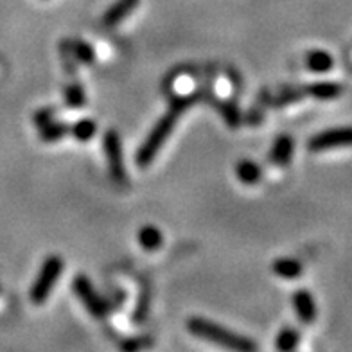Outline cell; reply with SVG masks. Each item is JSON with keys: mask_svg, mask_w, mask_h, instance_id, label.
Masks as SVG:
<instances>
[{"mask_svg": "<svg viewBox=\"0 0 352 352\" xmlns=\"http://www.w3.org/2000/svg\"><path fill=\"white\" fill-rule=\"evenodd\" d=\"M187 107V101H176L171 107V110L167 111L166 116L160 119V121L155 124V128L151 130V133L148 135V139L144 140V144L139 148V153H137V164L140 167H148L149 164L153 162V158L157 157V153L160 151L166 140L169 139L171 131L175 130L176 122H178V117L184 111V108Z\"/></svg>", "mask_w": 352, "mask_h": 352, "instance_id": "6da1fadb", "label": "cell"}, {"mask_svg": "<svg viewBox=\"0 0 352 352\" xmlns=\"http://www.w3.org/2000/svg\"><path fill=\"white\" fill-rule=\"evenodd\" d=\"M187 327H189L190 333L199 336V338L218 343L221 347L234 349V351L241 352H252L257 349V345L248 338H245V336H239V334L232 333V331L225 329L221 325L212 324V322L205 318H190L187 322Z\"/></svg>", "mask_w": 352, "mask_h": 352, "instance_id": "7a4b0ae2", "label": "cell"}, {"mask_svg": "<svg viewBox=\"0 0 352 352\" xmlns=\"http://www.w3.org/2000/svg\"><path fill=\"white\" fill-rule=\"evenodd\" d=\"M61 272H63V261L58 255H51V257H47L43 261L42 270H40V274H38L36 280H34L33 287L29 292V298H31L33 304L40 306L49 298Z\"/></svg>", "mask_w": 352, "mask_h": 352, "instance_id": "3957f363", "label": "cell"}, {"mask_svg": "<svg viewBox=\"0 0 352 352\" xmlns=\"http://www.w3.org/2000/svg\"><path fill=\"white\" fill-rule=\"evenodd\" d=\"M345 146H352V126L325 130L315 137H311L309 142H307V148L313 153L327 151V149L333 148H345Z\"/></svg>", "mask_w": 352, "mask_h": 352, "instance_id": "277c9868", "label": "cell"}, {"mask_svg": "<svg viewBox=\"0 0 352 352\" xmlns=\"http://www.w3.org/2000/svg\"><path fill=\"white\" fill-rule=\"evenodd\" d=\"M104 153H107L108 167H110V175L113 182L117 184H124L126 171H124V160H122V146L119 133L117 131H108L104 135Z\"/></svg>", "mask_w": 352, "mask_h": 352, "instance_id": "5b68a950", "label": "cell"}, {"mask_svg": "<svg viewBox=\"0 0 352 352\" xmlns=\"http://www.w3.org/2000/svg\"><path fill=\"white\" fill-rule=\"evenodd\" d=\"M72 287H74V292L79 297V300L83 302L85 307H87L94 316H98L99 318V316L107 315V311H108L107 300L99 297L87 277L79 275V277L74 280V284H72Z\"/></svg>", "mask_w": 352, "mask_h": 352, "instance_id": "8992f818", "label": "cell"}, {"mask_svg": "<svg viewBox=\"0 0 352 352\" xmlns=\"http://www.w3.org/2000/svg\"><path fill=\"white\" fill-rule=\"evenodd\" d=\"M139 2L140 0H117L108 8L107 13L102 14V23L107 28H113L117 23H121L128 14L133 13Z\"/></svg>", "mask_w": 352, "mask_h": 352, "instance_id": "52a82bcc", "label": "cell"}, {"mask_svg": "<svg viewBox=\"0 0 352 352\" xmlns=\"http://www.w3.org/2000/svg\"><path fill=\"white\" fill-rule=\"evenodd\" d=\"M293 306H295V311H297V316L304 324L315 322L316 304L313 300V295L307 289H298V292H295V295H293Z\"/></svg>", "mask_w": 352, "mask_h": 352, "instance_id": "ba28073f", "label": "cell"}, {"mask_svg": "<svg viewBox=\"0 0 352 352\" xmlns=\"http://www.w3.org/2000/svg\"><path fill=\"white\" fill-rule=\"evenodd\" d=\"M293 149H295V142H293L292 137L283 135V137H278L274 142V146H272L270 160L274 164H277V166H286V164L292 162Z\"/></svg>", "mask_w": 352, "mask_h": 352, "instance_id": "9c48e42d", "label": "cell"}, {"mask_svg": "<svg viewBox=\"0 0 352 352\" xmlns=\"http://www.w3.org/2000/svg\"><path fill=\"white\" fill-rule=\"evenodd\" d=\"M307 96L318 99V101H333L338 99L343 94L342 85L331 83V81H320V83H313L307 87Z\"/></svg>", "mask_w": 352, "mask_h": 352, "instance_id": "30bf717a", "label": "cell"}, {"mask_svg": "<svg viewBox=\"0 0 352 352\" xmlns=\"http://www.w3.org/2000/svg\"><path fill=\"white\" fill-rule=\"evenodd\" d=\"M306 67L311 72H316V74H324V72H329L334 67V58L325 51H311L306 56Z\"/></svg>", "mask_w": 352, "mask_h": 352, "instance_id": "8fae6325", "label": "cell"}, {"mask_svg": "<svg viewBox=\"0 0 352 352\" xmlns=\"http://www.w3.org/2000/svg\"><path fill=\"white\" fill-rule=\"evenodd\" d=\"M236 175L239 182L245 184V186H255L263 176V169L254 160H241L236 167Z\"/></svg>", "mask_w": 352, "mask_h": 352, "instance_id": "7c38bea8", "label": "cell"}, {"mask_svg": "<svg viewBox=\"0 0 352 352\" xmlns=\"http://www.w3.org/2000/svg\"><path fill=\"white\" fill-rule=\"evenodd\" d=\"M272 270H274L275 275L283 278H297L302 275V264L297 259H292V257L277 259L272 264Z\"/></svg>", "mask_w": 352, "mask_h": 352, "instance_id": "4fadbf2b", "label": "cell"}, {"mask_svg": "<svg viewBox=\"0 0 352 352\" xmlns=\"http://www.w3.org/2000/svg\"><path fill=\"white\" fill-rule=\"evenodd\" d=\"M162 241H164L162 232L158 230L157 227H153V225H148V227L140 228L139 243L144 250H149V252L157 250V248L162 246Z\"/></svg>", "mask_w": 352, "mask_h": 352, "instance_id": "5bb4252c", "label": "cell"}, {"mask_svg": "<svg viewBox=\"0 0 352 352\" xmlns=\"http://www.w3.org/2000/svg\"><path fill=\"white\" fill-rule=\"evenodd\" d=\"M96 131H98V126H96V122L92 119H81V121H78L72 126L70 133L79 142H88V140L94 139Z\"/></svg>", "mask_w": 352, "mask_h": 352, "instance_id": "9a60e30c", "label": "cell"}, {"mask_svg": "<svg viewBox=\"0 0 352 352\" xmlns=\"http://www.w3.org/2000/svg\"><path fill=\"white\" fill-rule=\"evenodd\" d=\"M298 342H300V334L292 327H286L278 333L275 347H277V351H293V349H297Z\"/></svg>", "mask_w": 352, "mask_h": 352, "instance_id": "2e32d148", "label": "cell"}, {"mask_svg": "<svg viewBox=\"0 0 352 352\" xmlns=\"http://www.w3.org/2000/svg\"><path fill=\"white\" fill-rule=\"evenodd\" d=\"M65 133H67V126L61 124V122L49 121L43 126H40V139H42L43 142H54V140H60Z\"/></svg>", "mask_w": 352, "mask_h": 352, "instance_id": "e0dca14e", "label": "cell"}, {"mask_svg": "<svg viewBox=\"0 0 352 352\" xmlns=\"http://www.w3.org/2000/svg\"><path fill=\"white\" fill-rule=\"evenodd\" d=\"M65 101L70 108H81L85 104V90L81 88V85L74 83L67 88Z\"/></svg>", "mask_w": 352, "mask_h": 352, "instance_id": "ac0fdd59", "label": "cell"}, {"mask_svg": "<svg viewBox=\"0 0 352 352\" xmlns=\"http://www.w3.org/2000/svg\"><path fill=\"white\" fill-rule=\"evenodd\" d=\"M74 54L81 63H92L94 58H96V52H94V47L88 45L85 42H76L74 43Z\"/></svg>", "mask_w": 352, "mask_h": 352, "instance_id": "d6986e66", "label": "cell"}, {"mask_svg": "<svg viewBox=\"0 0 352 352\" xmlns=\"http://www.w3.org/2000/svg\"><path fill=\"white\" fill-rule=\"evenodd\" d=\"M49 121H52V111L51 110H42V111H38L36 116H34V122L38 124V128L45 124V122H49Z\"/></svg>", "mask_w": 352, "mask_h": 352, "instance_id": "ffe728a7", "label": "cell"}]
</instances>
